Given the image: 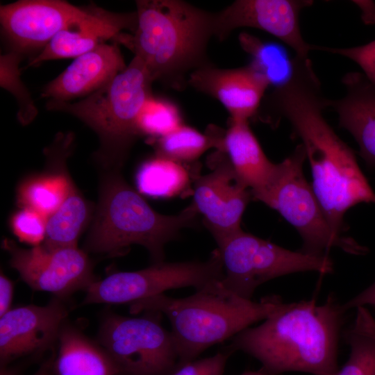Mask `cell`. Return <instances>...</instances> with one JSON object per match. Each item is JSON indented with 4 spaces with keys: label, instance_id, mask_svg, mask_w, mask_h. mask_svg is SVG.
<instances>
[{
    "label": "cell",
    "instance_id": "obj_1",
    "mask_svg": "<svg viewBox=\"0 0 375 375\" xmlns=\"http://www.w3.org/2000/svg\"><path fill=\"white\" fill-rule=\"evenodd\" d=\"M267 108L286 119L300 138L312 175V187L335 233L344 231V216L360 203H375V192L358 164L353 151L328 124L323 110L328 99L310 58L295 56L290 76L267 98Z\"/></svg>",
    "mask_w": 375,
    "mask_h": 375
},
{
    "label": "cell",
    "instance_id": "obj_2",
    "mask_svg": "<svg viewBox=\"0 0 375 375\" xmlns=\"http://www.w3.org/2000/svg\"><path fill=\"white\" fill-rule=\"evenodd\" d=\"M345 312L332 294L323 304L315 299L285 303L259 326L235 335L227 350L253 356L268 375L288 372L336 375Z\"/></svg>",
    "mask_w": 375,
    "mask_h": 375
},
{
    "label": "cell",
    "instance_id": "obj_3",
    "mask_svg": "<svg viewBox=\"0 0 375 375\" xmlns=\"http://www.w3.org/2000/svg\"><path fill=\"white\" fill-rule=\"evenodd\" d=\"M285 303L277 295L259 301L243 299L215 280L188 297L163 293L129 303L131 314L158 312L169 319L178 360H195L208 348L233 338L253 324L265 320Z\"/></svg>",
    "mask_w": 375,
    "mask_h": 375
},
{
    "label": "cell",
    "instance_id": "obj_4",
    "mask_svg": "<svg viewBox=\"0 0 375 375\" xmlns=\"http://www.w3.org/2000/svg\"><path fill=\"white\" fill-rule=\"evenodd\" d=\"M136 6L133 35L122 33L115 40L142 60L153 81L180 87L187 72L208 65L214 13L180 0H140Z\"/></svg>",
    "mask_w": 375,
    "mask_h": 375
},
{
    "label": "cell",
    "instance_id": "obj_5",
    "mask_svg": "<svg viewBox=\"0 0 375 375\" xmlns=\"http://www.w3.org/2000/svg\"><path fill=\"white\" fill-rule=\"evenodd\" d=\"M199 214L192 203L176 215L155 211L119 174L111 169L103 177L92 225L84 243L86 253L117 256L132 244L143 246L153 263L165 259V246L181 229L192 226Z\"/></svg>",
    "mask_w": 375,
    "mask_h": 375
},
{
    "label": "cell",
    "instance_id": "obj_6",
    "mask_svg": "<svg viewBox=\"0 0 375 375\" xmlns=\"http://www.w3.org/2000/svg\"><path fill=\"white\" fill-rule=\"evenodd\" d=\"M153 82L144 62L134 56L124 70L92 94L74 103L49 99L46 108L73 115L92 129L100 143L98 160L119 169L140 136L138 119L152 96Z\"/></svg>",
    "mask_w": 375,
    "mask_h": 375
},
{
    "label": "cell",
    "instance_id": "obj_7",
    "mask_svg": "<svg viewBox=\"0 0 375 375\" xmlns=\"http://www.w3.org/2000/svg\"><path fill=\"white\" fill-rule=\"evenodd\" d=\"M306 159L301 144L277 164L269 186L253 199L278 211L301 235V251L315 256L326 255L332 247L354 255L365 254L367 249L351 238L338 235L331 227L323 209L306 181L303 165Z\"/></svg>",
    "mask_w": 375,
    "mask_h": 375
},
{
    "label": "cell",
    "instance_id": "obj_8",
    "mask_svg": "<svg viewBox=\"0 0 375 375\" xmlns=\"http://www.w3.org/2000/svg\"><path fill=\"white\" fill-rule=\"evenodd\" d=\"M218 249L224 268L222 283L249 300L259 285L271 279L296 272H333V262L327 255L290 251L242 230L229 236Z\"/></svg>",
    "mask_w": 375,
    "mask_h": 375
},
{
    "label": "cell",
    "instance_id": "obj_9",
    "mask_svg": "<svg viewBox=\"0 0 375 375\" xmlns=\"http://www.w3.org/2000/svg\"><path fill=\"white\" fill-rule=\"evenodd\" d=\"M142 317L106 316L98 334L100 346L117 375H169L178 357L171 331L160 323L161 313Z\"/></svg>",
    "mask_w": 375,
    "mask_h": 375
},
{
    "label": "cell",
    "instance_id": "obj_10",
    "mask_svg": "<svg viewBox=\"0 0 375 375\" xmlns=\"http://www.w3.org/2000/svg\"><path fill=\"white\" fill-rule=\"evenodd\" d=\"M223 277V264L217 248L204 262L162 261L143 269L115 272L96 280L85 290L84 303H130L170 289L193 287L197 290Z\"/></svg>",
    "mask_w": 375,
    "mask_h": 375
},
{
    "label": "cell",
    "instance_id": "obj_11",
    "mask_svg": "<svg viewBox=\"0 0 375 375\" xmlns=\"http://www.w3.org/2000/svg\"><path fill=\"white\" fill-rule=\"evenodd\" d=\"M3 247L10 254V265L34 290L60 299L85 290L97 280L88 253L77 247L48 249L40 244L24 249L8 239Z\"/></svg>",
    "mask_w": 375,
    "mask_h": 375
},
{
    "label": "cell",
    "instance_id": "obj_12",
    "mask_svg": "<svg viewBox=\"0 0 375 375\" xmlns=\"http://www.w3.org/2000/svg\"><path fill=\"white\" fill-rule=\"evenodd\" d=\"M312 3L310 0H237L214 13V36L222 41L236 28H255L279 39L296 56L309 58L313 45L303 38L299 16Z\"/></svg>",
    "mask_w": 375,
    "mask_h": 375
},
{
    "label": "cell",
    "instance_id": "obj_13",
    "mask_svg": "<svg viewBox=\"0 0 375 375\" xmlns=\"http://www.w3.org/2000/svg\"><path fill=\"white\" fill-rule=\"evenodd\" d=\"M95 8L60 0H21L1 5L0 22L12 50L22 54L42 49L59 32L89 17Z\"/></svg>",
    "mask_w": 375,
    "mask_h": 375
},
{
    "label": "cell",
    "instance_id": "obj_14",
    "mask_svg": "<svg viewBox=\"0 0 375 375\" xmlns=\"http://www.w3.org/2000/svg\"><path fill=\"white\" fill-rule=\"evenodd\" d=\"M251 198V190L228 158L219 160L209 173L195 178L192 203L217 246L242 230V217Z\"/></svg>",
    "mask_w": 375,
    "mask_h": 375
},
{
    "label": "cell",
    "instance_id": "obj_15",
    "mask_svg": "<svg viewBox=\"0 0 375 375\" xmlns=\"http://www.w3.org/2000/svg\"><path fill=\"white\" fill-rule=\"evenodd\" d=\"M67 310L59 298L46 306L11 308L0 317V360L8 362L42 352L58 342Z\"/></svg>",
    "mask_w": 375,
    "mask_h": 375
},
{
    "label": "cell",
    "instance_id": "obj_16",
    "mask_svg": "<svg viewBox=\"0 0 375 375\" xmlns=\"http://www.w3.org/2000/svg\"><path fill=\"white\" fill-rule=\"evenodd\" d=\"M188 83L222 103L232 121H249L255 115L270 85L251 65L236 69L206 65L192 71Z\"/></svg>",
    "mask_w": 375,
    "mask_h": 375
},
{
    "label": "cell",
    "instance_id": "obj_17",
    "mask_svg": "<svg viewBox=\"0 0 375 375\" xmlns=\"http://www.w3.org/2000/svg\"><path fill=\"white\" fill-rule=\"evenodd\" d=\"M126 66L116 42L102 43L75 58L43 88L41 96L60 101L85 97L108 83Z\"/></svg>",
    "mask_w": 375,
    "mask_h": 375
},
{
    "label": "cell",
    "instance_id": "obj_18",
    "mask_svg": "<svg viewBox=\"0 0 375 375\" xmlns=\"http://www.w3.org/2000/svg\"><path fill=\"white\" fill-rule=\"evenodd\" d=\"M137 23L136 12H113L96 6L89 17L56 35L28 66H37L52 60L75 58L108 39H115L124 30L134 33Z\"/></svg>",
    "mask_w": 375,
    "mask_h": 375
},
{
    "label": "cell",
    "instance_id": "obj_19",
    "mask_svg": "<svg viewBox=\"0 0 375 375\" xmlns=\"http://www.w3.org/2000/svg\"><path fill=\"white\" fill-rule=\"evenodd\" d=\"M343 97L328 100L338 115L339 125L357 142L360 155L370 167H375V85L362 73L349 72L342 80Z\"/></svg>",
    "mask_w": 375,
    "mask_h": 375
},
{
    "label": "cell",
    "instance_id": "obj_20",
    "mask_svg": "<svg viewBox=\"0 0 375 375\" xmlns=\"http://www.w3.org/2000/svg\"><path fill=\"white\" fill-rule=\"evenodd\" d=\"M222 151L233 169L251 192L252 198L262 192L272 182L277 164L265 154L249 126V121H231L224 133Z\"/></svg>",
    "mask_w": 375,
    "mask_h": 375
},
{
    "label": "cell",
    "instance_id": "obj_21",
    "mask_svg": "<svg viewBox=\"0 0 375 375\" xmlns=\"http://www.w3.org/2000/svg\"><path fill=\"white\" fill-rule=\"evenodd\" d=\"M53 363L56 375H117L103 348L75 328L63 325L58 339Z\"/></svg>",
    "mask_w": 375,
    "mask_h": 375
},
{
    "label": "cell",
    "instance_id": "obj_22",
    "mask_svg": "<svg viewBox=\"0 0 375 375\" xmlns=\"http://www.w3.org/2000/svg\"><path fill=\"white\" fill-rule=\"evenodd\" d=\"M190 175L184 165L156 155L144 162L135 174L138 191L153 198H171L180 194L188 187Z\"/></svg>",
    "mask_w": 375,
    "mask_h": 375
},
{
    "label": "cell",
    "instance_id": "obj_23",
    "mask_svg": "<svg viewBox=\"0 0 375 375\" xmlns=\"http://www.w3.org/2000/svg\"><path fill=\"white\" fill-rule=\"evenodd\" d=\"M88 216V206L73 185L62 205L47 217L45 238L42 244L48 249L77 247Z\"/></svg>",
    "mask_w": 375,
    "mask_h": 375
},
{
    "label": "cell",
    "instance_id": "obj_24",
    "mask_svg": "<svg viewBox=\"0 0 375 375\" xmlns=\"http://www.w3.org/2000/svg\"><path fill=\"white\" fill-rule=\"evenodd\" d=\"M224 133L214 129L203 134L182 124L170 133L156 139L157 154L182 164L191 162L212 147L222 149Z\"/></svg>",
    "mask_w": 375,
    "mask_h": 375
},
{
    "label": "cell",
    "instance_id": "obj_25",
    "mask_svg": "<svg viewBox=\"0 0 375 375\" xmlns=\"http://www.w3.org/2000/svg\"><path fill=\"white\" fill-rule=\"evenodd\" d=\"M72 185L69 178L62 174L33 177L23 183L19 189V206L48 217L62 205Z\"/></svg>",
    "mask_w": 375,
    "mask_h": 375
},
{
    "label": "cell",
    "instance_id": "obj_26",
    "mask_svg": "<svg viewBox=\"0 0 375 375\" xmlns=\"http://www.w3.org/2000/svg\"><path fill=\"white\" fill-rule=\"evenodd\" d=\"M239 40L242 48L253 58L251 65L265 75L270 84L278 85L287 80L292 60L290 62L281 49L245 33L240 35Z\"/></svg>",
    "mask_w": 375,
    "mask_h": 375
},
{
    "label": "cell",
    "instance_id": "obj_27",
    "mask_svg": "<svg viewBox=\"0 0 375 375\" xmlns=\"http://www.w3.org/2000/svg\"><path fill=\"white\" fill-rule=\"evenodd\" d=\"M22 54L12 50L0 56V85L15 99L17 118L22 124L31 122L38 115L31 95L21 78L19 62Z\"/></svg>",
    "mask_w": 375,
    "mask_h": 375
},
{
    "label": "cell",
    "instance_id": "obj_28",
    "mask_svg": "<svg viewBox=\"0 0 375 375\" xmlns=\"http://www.w3.org/2000/svg\"><path fill=\"white\" fill-rule=\"evenodd\" d=\"M182 124L176 106L153 95L145 103L138 119L140 136L149 135L156 139L170 133Z\"/></svg>",
    "mask_w": 375,
    "mask_h": 375
},
{
    "label": "cell",
    "instance_id": "obj_29",
    "mask_svg": "<svg viewBox=\"0 0 375 375\" xmlns=\"http://www.w3.org/2000/svg\"><path fill=\"white\" fill-rule=\"evenodd\" d=\"M345 339L351 352L336 375H375V338L351 326Z\"/></svg>",
    "mask_w": 375,
    "mask_h": 375
},
{
    "label": "cell",
    "instance_id": "obj_30",
    "mask_svg": "<svg viewBox=\"0 0 375 375\" xmlns=\"http://www.w3.org/2000/svg\"><path fill=\"white\" fill-rule=\"evenodd\" d=\"M47 217L29 208H22L11 219V228L18 239L26 244L38 246L44 242Z\"/></svg>",
    "mask_w": 375,
    "mask_h": 375
},
{
    "label": "cell",
    "instance_id": "obj_31",
    "mask_svg": "<svg viewBox=\"0 0 375 375\" xmlns=\"http://www.w3.org/2000/svg\"><path fill=\"white\" fill-rule=\"evenodd\" d=\"M312 49L339 55L353 60L361 67L365 76L375 85V40L364 45L349 48L313 45Z\"/></svg>",
    "mask_w": 375,
    "mask_h": 375
},
{
    "label": "cell",
    "instance_id": "obj_32",
    "mask_svg": "<svg viewBox=\"0 0 375 375\" xmlns=\"http://www.w3.org/2000/svg\"><path fill=\"white\" fill-rule=\"evenodd\" d=\"M231 353L227 350L210 357L177 364L169 375H223Z\"/></svg>",
    "mask_w": 375,
    "mask_h": 375
},
{
    "label": "cell",
    "instance_id": "obj_33",
    "mask_svg": "<svg viewBox=\"0 0 375 375\" xmlns=\"http://www.w3.org/2000/svg\"><path fill=\"white\" fill-rule=\"evenodd\" d=\"M13 291L12 281L1 272L0 276V317L11 309Z\"/></svg>",
    "mask_w": 375,
    "mask_h": 375
},
{
    "label": "cell",
    "instance_id": "obj_34",
    "mask_svg": "<svg viewBox=\"0 0 375 375\" xmlns=\"http://www.w3.org/2000/svg\"><path fill=\"white\" fill-rule=\"evenodd\" d=\"M366 305L375 307V281L360 293L342 304V308L345 311H347Z\"/></svg>",
    "mask_w": 375,
    "mask_h": 375
},
{
    "label": "cell",
    "instance_id": "obj_35",
    "mask_svg": "<svg viewBox=\"0 0 375 375\" xmlns=\"http://www.w3.org/2000/svg\"><path fill=\"white\" fill-rule=\"evenodd\" d=\"M356 310V317L352 326L375 338V319L365 306H359Z\"/></svg>",
    "mask_w": 375,
    "mask_h": 375
},
{
    "label": "cell",
    "instance_id": "obj_36",
    "mask_svg": "<svg viewBox=\"0 0 375 375\" xmlns=\"http://www.w3.org/2000/svg\"><path fill=\"white\" fill-rule=\"evenodd\" d=\"M49 365H44L33 375H50Z\"/></svg>",
    "mask_w": 375,
    "mask_h": 375
},
{
    "label": "cell",
    "instance_id": "obj_37",
    "mask_svg": "<svg viewBox=\"0 0 375 375\" xmlns=\"http://www.w3.org/2000/svg\"><path fill=\"white\" fill-rule=\"evenodd\" d=\"M240 375H268V374L260 369L258 371L245 372Z\"/></svg>",
    "mask_w": 375,
    "mask_h": 375
}]
</instances>
